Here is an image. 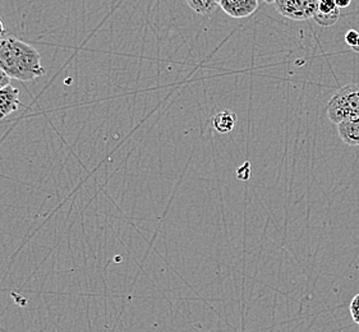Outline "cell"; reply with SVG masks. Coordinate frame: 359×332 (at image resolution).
<instances>
[{
    "mask_svg": "<svg viewBox=\"0 0 359 332\" xmlns=\"http://www.w3.org/2000/svg\"><path fill=\"white\" fill-rule=\"evenodd\" d=\"M7 34V31L4 29V23L0 20V36H4Z\"/></svg>",
    "mask_w": 359,
    "mask_h": 332,
    "instance_id": "15",
    "label": "cell"
},
{
    "mask_svg": "<svg viewBox=\"0 0 359 332\" xmlns=\"http://www.w3.org/2000/svg\"><path fill=\"white\" fill-rule=\"evenodd\" d=\"M327 116L332 123L359 116V83L341 87L327 104Z\"/></svg>",
    "mask_w": 359,
    "mask_h": 332,
    "instance_id": "2",
    "label": "cell"
},
{
    "mask_svg": "<svg viewBox=\"0 0 359 332\" xmlns=\"http://www.w3.org/2000/svg\"><path fill=\"white\" fill-rule=\"evenodd\" d=\"M334 1H335V4H337L340 9L348 8L352 4V0H334Z\"/></svg>",
    "mask_w": 359,
    "mask_h": 332,
    "instance_id": "14",
    "label": "cell"
},
{
    "mask_svg": "<svg viewBox=\"0 0 359 332\" xmlns=\"http://www.w3.org/2000/svg\"><path fill=\"white\" fill-rule=\"evenodd\" d=\"M191 9L201 15H211L216 11L219 3L216 0H186Z\"/></svg>",
    "mask_w": 359,
    "mask_h": 332,
    "instance_id": "9",
    "label": "cell"
},
{
    "mask_svg": "<svg viewBox=\"0 0 359 332\" xmlns=\"http://www.w3.org/2000/svg\"><path fill=\"white\" fill-rule=\"evenodd\" d=\"M351 314H352L353 321L359 325V294L354 296L351 302Z\"/></svg>",
    "mask_w": 359,
    "mask_h": 332,
    "instance_id": "12",
    "label": "cell"
},
{
    "mask_svg": "<svg viewBox=\"0 0 359 332\" xmlns=\"http://www.w3.org/2000/svg\"><path fill=\"white\" fill-rule=\"evenodd\" d=\"M237 177L239 181H245L251 177V164L247 161L243 165L237 169Z\"/></svg>",
    "mask_w": 359,
    "mask_h": 332,
    "instance_id": "11",
    "label": "cell"
},
{
    "mask_svg": "<svg viewBox=\"0 0 359 332\" xmlns=\"http://www.w3.org/2000/svg\"><path fill=\"white\" fill-rule=\"evenodd\" d=\"M21 106L20 91L15 86L9 85L0 90V119L7 118Z\"/></svg>",
    "mask_w": 359,
    "mask_h": 332,
    "instance_id": "6",
    "label": "cell"
},
{
    "mask_svg": "<svg viewBox=\"0 0 359 332\" xmlns=\"http://www.w3.org/2000/svg\"><path fill=\"white\" fill-rule=\"evenodd\" d=\"M0 68L11 80H36L45 76L41 55L29 43L15 37L0 39Z\"/></svg>",
    "mask_w": 359,
    "mask_h": 332,
    "instance_id": "1",
    "label": "cell"
},
{
    "mask_svg": "<svg viewBox=\"0 0 359 332\" xmlns=\"http://www.w3.org/2000/svg\"><path fill=\"white\" fill-rule=\"evenodd\" d=\"M340 18V8L334 0H318V7L313 20L323 27L334 26Z\"/></svg>",
    "mask_w": 359,
    "mask_h": 332,
    "instance_id": "5",
    "label": "cell"
},
{
    "mask_svg": "<svg viewBox=\"0 0 359 332\" xmlns=\"http://www.w3.org/2000/svg\"><path fill=\"white\" fill-rule=\"evenodd\" d=\"M236 123H237V116L230 110H223V111L217 113L212 119L214 128H215L216 132H219L222 134L229 133V132L234 130Z\"/></svg>",
    "mask_w": 359,
    "mask_h": 332,
    "instance_id": "8",
    "label": "cell"
},
{
    "mask_svg": "<svg viewBox=\"0 0 359 332\" xmlns=\"http://www.w3.org/2000/svg\"><path fill=\"white\" fill-rule=\"evenodd\" d=\"M219 6L233 18H247L259 9V0H222Z\"/></svg>",
    "mask_w": 359,
    "mask_h": 332,
    "instance_id": "4",
    "label": "cell"
},
{
    "mask_svg": "<svg viewBox=\"0 0 359 332\" xmlns=\"http://www.w3.org/2000/svg\"><path fill=\"white\" fill-rule=\"evenodd\" d=\"M345 43H348L353 50L359 53V32L355 29H349L345 35Z\"/></svg>",
    "mask_w": 359,
    "mask_h": 332,
    "instance_id": "10",
    "label": "cell"
},
{
    "mask_svg": "<svg viewBox=\"0 0 359 332\" xmlns=\"http://www.w3.org/2000/svg\"><path fill=\"white\" fill-rule=\"evenodd\" d=\"M338 134L345 145L351 147L359 146V116L339 123Z\"/></svg>",
    "mask_w": 359,
    "mask_h": 332,
    "instance_id": "7",
    "label": "cell"
},
{
    "mask_svg": "<svg viewBox=\"0 0 359 332\" xmlns=\"http://www.w3.org/2000/svg\"><path fill=\"white\" fill-rule=\"evenodd\" d=\"M11 85V78L8 77L6 72L0 68V90L4 88V87L9 86Z\"/></svg>",
    "mask_w": 359,
    "mask_h": 332,
    "instance_id": "13",
    "label": "cell"
},
{
    "mask_svg": "<svg viewBox=\"0 0 359 332\" xmlns=\"http://www.w3.org/2000/svg\"><path fill=\"white\" fill-rule=\"evenodd\" d=\"M264 1H266L267 4H273L276 0H264Z\"/></svg>",
    "mask_w": 359,
    "mask_h": 332,
    "instance_id": "16",
    "label": "cell"
},
{
    "mask_svg": "<svg viewBox=\"0 0 359 332\" xmlns=\"http://www.w3.org/2000/svg\"><path fill=\"white\" fill-rule=\"evenodd\" d=\"M273 6L287 18L293 21H306L316 15L318 0H276Z\"/></svg>",
    "mask_w": 359,
    "mask_h": 332,
    "instance_id": "3",
    "label": "cell"
},
{
    "mask_svg": "<svg viewBox=\"0 0 359 332\" xmlns=\"http://www.w3.org/2000/svg\"><path fill=\"white\" fill-rule=\"evenodd\" d=\"M216 1H217V3H220V1H222V0H216Z\"/></svg>",
    "mask_w": 359,
    "mask_h": 332,
    "instance_id": "17",
    "label": "cell"
}]
</instances>
